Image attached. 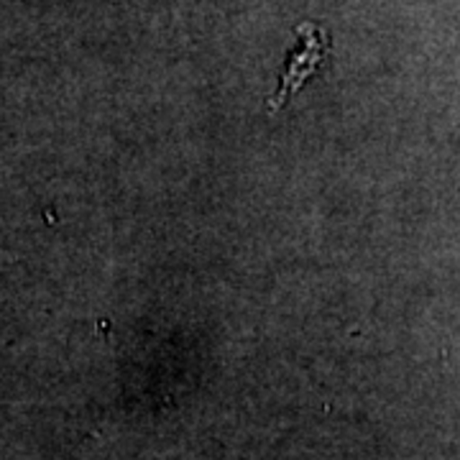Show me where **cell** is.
<instances>
[{"label": "cell", "instance_id": "1", "mask_svg": "<svg viewBox=\"0 0 460 460\" xmlns=\"http://www.w3.org/2000/svg\"><path fill=\"white\" fill-rule=\"evenodd\" d=\"M296 36H299V44L289 51L284 72L279 75V87H277V93L271 95V102H269L271 113L279 111L281 105L292 98L302 84H307V80L314 75V69L323 65L330 54V36L320 26L302 23L296 29Z\"/></svg>", "mask_w": 460, "mask_h": 460}]
</instances>
